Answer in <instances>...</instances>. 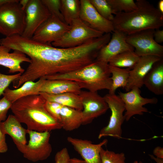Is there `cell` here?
<instances>
[{
  "instance_id": "3",
  "label": "cell",
  "mask_w": 163,
  "mask_h": 163,
  "mask_svg": "<svg viewBox=\"0 0 163 163\" xmlns=\"http://www.w3.org/2000/svg\"><path fill=\"white\" fill-rule=\"evenodd\" d=\"M137 8L115 15L112 22L114 30L126 35L147 29L156 30L163 25V14L149 2L137 0Z\"/></svg>"
},
{
  "instance_id": "22",
  "label": "cell",
  "mask_w": 163,
  "mask_h": 163,
  "mask_svg": "<svg viewBox=\"0 0 163 163\" xmlns=\"http://www.w3.org/2000/svg\"><path fill=\"white\" fill-rule=\"evenodd\" d=\"M144 85L156 95L163 94V59L155 63L146 76Z\"/></svg>"
},
{
  "instance_id": "6",
  "label": "cell",
  "mask_w": 163,
  "mask_h": 163,
  "mask_svg": "<svg viewBox=\"0 0 163 163\" xmlns=\"http://www.w3.org/2000/svg\"><path fill=\"white\" fill-rule=\"evenodd\" d=\"M70 26V29L52 45L62 48L75 47L104 34L90 27L80 18L74 20Z\"/></svg>"
},
{
  "instance_id": "34",
  "label": "cell",
  "mask_w": 163,
  "mask_h": 163,
  "mask_svg": "<svg viewBox=\"0 0 163 163\" xmlns=\"http://www.w3.org/2000/svg\"><path fill=\"white\" fill-rule=\"evenodd\" d=\"M12 104L4 97L0 99V123L6 119L7 112Z\"/></svg>"
},
{
  "instance_id": "16",
  "label": "cell",
  "mask_w": 163,
  "mask_h": 163,
  "mask_svg": "<svg viewBox=\"0 0 163 163\" xmlns=\"http://www.w3.org/2000/svg\"><path fill=\"white\" fill-rule=\"evenodd\" d=\"M162 58L153 56H140L135 66L130 70L126 91L127 92L133 88H140L142 87L144 79L153 65Z\"/></svg>"
},
{
  "instance_id": "9",
  "label": "cell",
  "mask_w": 163,
  "mask_h": 163,
  "mask_svg": "<svg viewBox=\"0 0 163 163\" xmlns=\"http://www.w3.org/2000/svg\"><path fill=\"white\" fill-rule=\"evenodd\" d=\"M155 30L147 29L126 35V41L134 48V52L139 57L153 56L163 57V46L155 40Z\"/></svg>"
},
{
  "instance_id": "4",
  "label": "cell",
  "mask_w": 163,
  "mask_h": 163,
  "mask_svg": "<svg viewBox=\"0 0 163 163\" xmlns=\"http://www.w3.org/2000/svg\"><path fill=\"white\" fill-rule=\"evenodd\" d=\"M108 63L95 60L91 64L68 73L55 74L43 77L46 79H62L76 82L80 88L97 92L104 89L109 90L112 81Z\"/></svg>"
},
{
  "instance_id": "18",
  "label": "cell",
  "mask_w": 163,
  "mask_h": 163,
  "mask_svg": "<svg viewBox=\"0 0 163 163\" xmlns=\"http://www.w3.org/2000/svg\"><path fill=\"white\" fill-rule=\"evenodd\" d=\"M0 128L4 134L11 137L18 150L23 153L27 144L26 129L22 126L16 117L14 115H9L5 121L1 122Z\"/></svg>"
},
{
  "instance_id": "43",
  "label": "cell",
  "mask_w": 163,
  "mask_h": 163,
  "mask_svg": "<svg viewBox=\"0 0 163 163\" xmlns=\"http://www.w3.org/2000/svg\"><path fill=\"white\" fill-rule=\"evenodd\" d=\"M13 0H0V5L12 2Z\"/></svg>"
},
{
  "instance_id": "35",
  "label": "cell",
  "mask_w": 163,
  "mask_h": 163,
  "mask_svg": "<svg viewBox=\"0 0 163 163\" xmlns=\"http://www.w3.org/2000/svg\"><path fill=\"white\" fill-rule=\"evenodd\" d=\"M70 159L67 149L64 148L56 154L55 163H69Z\"/></svg>"
},
{
  "instance_id": "44",
  "label": "cell",
  "mask_w": 163,
  "mask_h": 163,
  "mask_svg": "<svg viewBox=\"0 0 163 163\" xmlns=\"http://www.w3.org/2000/svg\"><path fill=\"white\" fill-rule=\"evenodd\" d=\"M133 163H142V162L141 161H134Z\"/></svg>"
},
{
  "instance_id": "32",
  "label": "cell",
  "mask_w": 163,
  "mask_h": 163,
  "mask_svg": "<svg viewBox=\"0 0 163 163\" xmlns=\"http://www.w3.org/2000/svg\"><path fill=\"white\" fill-rule=\"evenodd\" d=\"M62 106L56 102L46 101L45 108L50 115L60 123V112Z\"/></svg>"
},
{
  "instance_id": "30",
  "label": "cell",
  "mask_w": 163,
  "mask_h": 163,
  "mask_svg": "<svg viewBox=\"0 0 163 163\" xmlns=\"http://www.w3.org/2000/svg\"><path fill=\"white\" fill-rule=\"evenodd\" d=\"M100 155L101 163H126L125 155L123 152L116 153L102 148Z\"/></svg>"
},
{
  "instance_id": "38",
  "label": "cell",
  "mask_w": 163,
  "mask_h": 163,
  "mask_svg": "<svg viewBox=\"0 0 163 163\" xmlns=\"http://www.w3.org/2000/svg\"><path fill=\"white\" fill-rule=\"evenodd\" d=\"M153 154L156 157L163 158V148L160 146L156 147L153 150Z\"/></svg>"
},
{
  "instance_id": "14",
  "label": "cell",
  "mask_w": 163,
  "mask_h": 163,
  "mask_svg": "<svg viewBox=\"0 0 163 163\" xmlns=\"http://www.w3.org/2000/svg\"><path fill=\"white\" fill-rule=\"evenodd\" d=\"M80 18L92 28L104 34L111 33L114 30L113 22L102 17L89 0H80Z\"/></svg>"
},
{
  "instance_id": "23",
  "label": "cell",
  "mask_w": 163,
  "mask_h": 163,
  "mask_svg": "<svg viewBox=\"0 0 163 163\" xmlns=\"http://www.w3.org/2000/svg\"><path fill=\"white\" fill-rule=\"evenodd\" d=\"M39 94L46 101L57 103L62 106L69 107L82 111L83 106L79 94L71 93L52 94L40 92Z\"/></svg>"
},
{
  "instance_id": "41",
  "label": "cell",
  "mask_w": 163,
  "mask_h": 163,
  "mask_svg": "<svg viewBox=\"0 0 163 163\" xmlns=\"http://www.w3.org/2000/svg\"><path fill=\"white\" fill-rule=\"evenodd\" d=\"M158 9L160 12L163 14V0H160L158 3Z\"/></svg>"
},
{
  "instance_id": "26",
  "label": "cell",
  "mask_w": 163,
  "mask_h": 163,
  "mask_svg": "<svg viewBox=\"0 0 163 163\" xmlns=\"http://www.w3.org/2000/svg\"><path fill=\"white\" fill-rule=\"evenodd\" d=\"M109 68L112 77V84L109 93L114 94L119 88H125L128 83L129 77V68H121L109 65Z\"/></svg>"
},
{
  "instance_id": "13",
  "label": "cell",
  "mask_w": 163,
  "mask_h": 163,
  "mask_svg": "<svg viewBox=\"0 0 163 163\" xmlns=\"http://www.w3.org/2000/svg\"><path fill=\"white\" fill-rule=\"evenodd\" d=\"M119 96L123 101L126 112L124 114L125 120L128 121L133 116L142 115L149 112L148 109L144 107L148 104H156L158 102L155 97H144L141 95L140 88H134L126 92L119 91Z\"/></svg>"
},
{
  "instance_id": "31",
  "label": "cell",
  "mask_w": 163,
  "mask_h": 163,
  "mask_svg": "<svg viewBox=\"0 0 163 163\" xmlns=\"http://www.w3.org/2000/svg\"><path fill=\"white\" fill-rule=\"evenodd\" d=\"M41 1L51 15L56 16L65 22L60 11L61 0H41Z\"/></svg>"
},
{
  "instance_id": "8",
  "label": "cell",
  "mask_w": 163,
  "mask_h": 163,
  "mask_svg": "<svg viewBox=\"0 0 163 163\" xmlns=\"http://www.w3.org/2000/svg\"><path fill=\"white\" fill-rule=\"evenodd\" d=\"M29 140L23 153L24 157L34 162L47 159L52 149L50 143V132H39L26 129Z\"/></svg>"
},
{
  "instance_id": "25",
  "label": "cell",
  "mask_w": 163,
  "mask_h": 163,
  "mask_svg": "<svg viewBox=\"0 0 163 163\" xmlns=\"http://www.w3.org/2000/svg\"><path fill=\"white\" fill-rule=\"evenodd\" d=\"M80 0H61L60 11L65 23L68 25L80 18Z\"/></svg>"
},
{
  "instance_id": "5",
  "label": "cell",
  "mask_w": 163,
  "mask_h": 163,
  "mask_svg": "<svg viewBox=\"0 0 163 163\" xmlns=\"http://www.w3.org/2000/svg\"><path fill=\"white\" fill-rule=\"evenodd\" d=\"M19 0L0 5V34L5 37L21 35L25 27V13Z\"/></svg>"
},
{
  "instance_id": "17",
  "label": "cell",
  "mask_w": 163,
  "mask_h": 163,
  "mask_svg": "<svg viewBox=\"0 0 163 163\" xmlns=\"http://www.w3.org/2000/svg\"><path fill=\"white\" fill-rule=\"evenodd\" d=\"M67 140L87 163H101L100 151L102 147L107 143V139L96 144L88 140L70 136L67 137Z\"/></svg>"
},
{
  "instance_id": "28",
  "label": "cell",
  "mask_w": 163,
  "mask_h": 163,
  "mask_svg": "<svg viewBox=\"0 0 163 163\" xmlns=\"http://www.w3.org/2000/svg\"><path fill=\"white\" fill-rule=\"evenodd\" d=\"M113 14L115 15L120 13L129 12L136 10L137 8L133 0H107Z\"/></svg>"
},
{
  "instance_id": "36",
  "label": "cell",
  "mask_w": 163,
  "mask_h": 163,
  "mask_svg": "<svg viewBox=\"0 0 163 163\" xmlns=\"http://www.w3.org/2000/svg\"><path fill=\"white\" fill-rule=\"evenodd\" d=\"M0 153H5L8 150V147L6 142L5 135L2 131L0 128Z\"/></svg>"
},
{
  "instance_id": "19",
  "label": "cell",
  "mask_w": 163,
  "mask_h": 163,
  "mask_svg": "<svg viewBox=\"0 0 163 163\" xmlns=\"http://www.w3.org/2000/svg\"><path fill=\"white\" fill-rule=\"evenodd\" d=\"M11 50L4 46L0 45V65L8 68V73L18 72L22 74L25 69L21 64L23 62L30 63V60L23 53L17 50L10 53Z\"/></svg>"
},
{
  "instance_id": "33",
  "label": "cell",
  "mask_w": 163,
  "mask_h": 163,
  "mask_svg": "<svg viewBox=\"0 0 163 163\" xmlns=\"http://www.w3.org/2000/svg\"><path fill=\"white\" fill-rule=\"evenodd\" d=\"M21 74L18 73L12 75H6L0 73V97L11 83L19 78Z\"/></svg>"
},
{
  "instance_id": "15",
  "label": "cell",
  "mask_w": 163,
  "mask_h": 163,
  "mask_svg": "<svg viewBox=\"0 0 163 163\" xmlns=\"http://www.w3.org/2000/svg\"><path fill=\"white\" fill-rule=\"evenodd\" d=\"M126 35L114 30L109 42L99 51L96 60L108 63L113 57L122 52L134 51V48L127 43Z\"/></svg>"
},
{
  "instance_id": "39",
  "label": "cell",
  "mask_w": 163,
  "mask_h": 163,
  "mask_svg": "<svg viewBox=\"0 0 163 163\" xmlns=\"http://www.w3.org/2000/svg\"><path fill=\"white\" fill-rule=\"evenodd\" d=\"M29 0H20L19 1V3L20 5L21 8L24 11V10L26 7Z\"/></svg>"
},
{
  "instance_id": "20",
  "label": "cell",
  "mask_w": 163,
  "mask_h": 163,
  "mask_svg": "<svg viewBox=\"0 0 163 163\" xmlns=\"http://www.w3.org/2000/svg\"><path fill=\"white\" fill-rule=\"evenodd\" d=\"M81 91L78 84L73 81L45 79L41 87L40 93L52 94L71 93L79 94Z\"/></svg>"
},
{
  "instance_id": "11",
  "label": "cell",
  "mask_w": 163,
  "mask_h": 163,
  "mask_svg": "<svg viewBox=\"0 0 163 163\" xmlns=\"http://www.w3.org/2000/svg\"><path fill=\"white\" fill-rule=\"evenodd\" d=\"M79 95L83 106L82 125L90 123L95 118L105 113L109 109L104 97L97 92L81 91Z\"/></svg>"
},
{
  "instance_id": "2",
  "label": "cell",
  "mask_w": 163,
  "mask_h": 163,
  "mask_svg": "<svg viewBox=\"0 0 163 163\" xmlns=\"http://www.w3.org/2000/svg\"><path fill=\"white\" fill-rule=\"evenodd\" d=\"M46 101L40 94L29 95L13 103L10 109L19 121L26 125L28 130L50 132L62 128L60 123L46 110Z\"/></svg>"
},
{
  "instance_id": "7",
  "label": "cell",
  "mask_w": 163,
  "mask_h": 163,
  "mask_svg": "<svg viewBox=\"0 0 163 163\" xmlns=\"http://www.w3.org/2000/svg\"><path fill=\"white\" fill-rule=\"evenodd\" d=\"M104 97L111 114L108 125L101 130L98 138L108 136L120 139L122 137V125L125 120L123 114L125 110L124 104L120 96L115 94L108 93Z\"/></svg>"
},
{
  "instance_id": "21",
  "label": "cell",
  "mask_w": 163,
  "mask_h": 163,
  "mask_svg": "<svg viewBox=\"0 0 163 163\" xmlns=\"http://www.w3.org/2000/svg\"><path fill=\"white\" fill-rule=\"evenodd\" d=\"M45 78H40L36 82L28 81L20 87L12 90L8 87L4 91L3 95L12 104L18 99L31 95L39 94Z\"/></svg>"
},
{
  "instance_id": "10",
  "label": "cell",
  "mask_w": 163,
  "mask_h": 163,
  "mask_svg": "<svg viewBox=\"0 0 163 163\" xmlns=\"http://www.w3.org/2000/svg\"><path fill=\"white\" fill-rule=\"evenodd\" d=\"M70 28V25L50 15L37 28L31 38L42 43L51 44L60 39Z\"/></svg>"
},
{
  "instance_id": "37",
  "label": "cell",
  "mask_w": 163,
  "mask_h": 163,
  "mask_svg": "<svg viewBox=\"0 0 163 163\" xmlns=\"http://www.w3.org/2000/svg\"><path fill=\"white\" fill-rule=\"evenodd\" d=\"M154 38L155 41L160 44L163 42V30L160 29L155 30L154 33Z\"/></svg>"
},
{
  "instance_id": "12",
  "label": "cell",
  "mask_w": 163,
  "mask_h": 163,
  "mask_svg": "<svg viewBox=\"0 0 163 163\" xmlns=\"http://www.w3.org/2000/svg\"><path fill=\"white\" fill-rule=\"evenodd\" d=\"M24 11L25 27L21 36L31 38L37 28L51 14L41 0H29Z\"/></svg>"
},
{
  "instance_id": "29",
  "label": "cell",
  "mask_w": 163,
  "mask_h": 163,
  "mask_svg": "<svg viewBox=\"0 0 163 163\" xmlns=\"http://www.w3.org/2000/svg\"><path fill=\"white\" fill-rule=\"evenodd\" d=\"M98 12L104 18L112 21L114 15L107 0H89Z\"/></svg>"
},
{
  "instance_id": "24",
  "label": "cell",
  "mask_w": 163,
  "mask_h": 163,
  "mask_svg": "<svg viewBox=\"0 0 163 163\" xmlns=\"http://www.w3.org/2000/svg\"><path fill=\"white\" fill-rule=\"evenodd\" d=\"M60 117L62 128L66 131L75 129L82 125V111L62 106Z\"/></svg>"
},
{
  "instance_id": "40",
  "label": "cell",
  "mask_w": 163,
  "mask_h": 163,
  "mask_svg": "<svg viewBox=\"0 0 163 163\" xmlns=\"http://www.w3.org/2000/svg\"><path fill=\"white\" fill-rule=\"evenodd\" d=\"M69 163H87L84 160L76 158H71Z\"/></svg>"
},
{
  "instance_id": "1",
  "label": "cell",
  "mask_w": 163,
  "mask_h": 163,
  "mask_svg": "<svg viewBox=\"0 0 163 163\" xmlns=\"http://www.w3.org/2000/svg\"><path fill=\"white\" fill-rule=\"evenodd\" d=\"M1 44L11 50L21 52L30 60L26 70L13 82V87L16 89L27 81L70 72L92 61V50L87 43L75 47L62 48L17 35L3 38Z\"/></svg>"
},
{
  "instance_id": "27",
  "label": "cell",
  "mask_w": 163,
  "mask_h": 163,
  "mask_svg": "<svg viewBox=\"0 0 163 163\" xmlns=\"http://www.w3.org/2000/svg\"><path fill=\"white\" fill-rule=\"evenodd\" d=\"M139 58L134 51H126L113 57L108 64L110 66L131 69L136 63Z\"/></svg>"
},
{
  "instance_id": "42",
  "label": "cell",
  "mask_w": 163,
  "mask_h": 163,
  "mask_svg": "<svg viewBox=\"0 0 163 163\" xmlns=\"http://www.w3.org/2000/svg\"><path fill=\"white\" fill-rule=\"evenodd\" d=\"M150 158L152 159L155 160L157 163H163V158H160L158 157H155L152 155H149Z\"/></svg>"
}]
</instances>
